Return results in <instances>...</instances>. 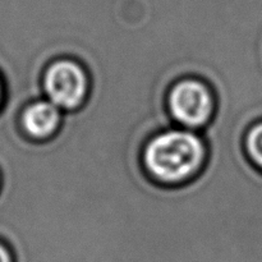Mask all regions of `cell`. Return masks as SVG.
<instances>
[{
  "label": "cell",
  "mask_w": 262,
  "mask_h": 262,
  "mask_svg": "<svg viewBox=\"0 0 262 262\" xmlns=\"http://www.w3.org/2000/svg\"><path fill=\"white\" fill-rule=\"evenodd\" d=\"M166 109L176 125L201 132L214 118L216 99L204 79L184 77L169 89Z\"/></svg>",
  "instance_id": "cell-2"
},
{
  "label": "cell",
  "mask_w": 262,
  "mask_h": 262,
  "mask_svg": "<svg viewBox=\"0 0 262 262\" xmlns=\"http://www.w3.org/2000/svg\"><path fill=\"white\" fill-rule=\"evenodd\" d=\"M4 97H5V86L4 83H3L2 77H0V106H2V104L4 102Z\"/></svg>",
  "instance_id": "cell-7"
},
{
  "label": "cell",
  "mask_w": 262,
  "mask_h": 262,
  "mask_svg": "<svg viewBox=\"0 0 262 262\" xmlns=\"http://www.w3.org/2000/svg\"><path fill=\"white\" fill-rule=\"evenodd\" d=\"M0 262H14V256H13L12 251L2 241H0Z\"/></svg>",
  "instance_id": "cell-6"
},
{
  "label": "cell",
  "mask_w": 262,
  "mask_h": 262,
  "mask_svg": "<svg viewBox=\"0 0 262 262\" xmlns=\"http://www.w3.org/2000/svg\"><path fill=\"white\" fill-rule=\"evenodd\" d=\"M0 182H2V181H0Z\"/></svg>",
  "instance_id": "cell-9"
},
{
  "label": "cell",
  "mask_w": 262,
  "mask_h": 262,
  "mask_svg": "<svg viewBox=\"0 0 262 262\" xmlns=\"http://www.w3.org/2000/svg\"><path fill=\"white\" fill-rule=\"evenodd\" d=\"M206 158L207 146L201 133L178 125L148 138L142 150L146 173L164 186H179L193 179Z\"/></svg>",
  "instance_id": "cell-1"
},
{
  "label": "cell",
  "mask_w": 262,
  "mask_h": 262,
  "mask_svg": "<svg viewBox=\"0 0 262 262\" xmlns=\"http://www.w3.org/2000/svg\"><path fill=\"white\" fill-rule=\"evenodd\" d=\"M46 4H48V3H46ZM46 4H43V5H42V8L45 7ZM42 8H41V9H42ZM40 12H41V10H40ZM38 17H40V14H38ZM37 30H38V18H37ZM40 40H41V38H40ZM40 42H41V41H40Z\"/></svg>",
  "instance_id": "cell-8"
},
{
  "label": "cell",
  "mask_w": 262,
  "mask_h": 262,
  "mask_svg": "<svg viewBox=\"0 0 262 262\" xmlns=\"http://www.w3.org/2000/svg\"><path fill=\"white\" fill-rule=\"evenodd\" d=\"M90 89L89 72L73 58L55 59L43 71V97L64 113L79 109L86 102Z\"/></svg>",
  "instance_id": "cell-3"
},
{
  "label": "cell",
  "mask_w": 262,
  "mask_h": 262,
  "mask_svg": "<svg viewBox=\"0 0 262 262\" xmlns=\"http://www.w3.org/2000/svg\"><path fill=\"white\" fill-rule=\"evenodd\" d=\"M245 150L251 163L262 171V122L248 128L245 137Z\"/></svg>",
  "instance_id": "cell-5"
},
{
  "label": "cell",
  "mask_w": 262,
  "mask_h": 262,
  "mask_svg": "<svg viewBox=\"0 0 262 262\" xmlns=\"http://www.w3.org/2000/svg\"><path fill=\"white\" fill-rule=\"evenodd\" d=\"M63 115V110L45 97H41L23 107L20 128L30 140L38 142L48 141L58 133Z\"/></svg>",
  "instance_id": "cell-4"
}]
</instances>
